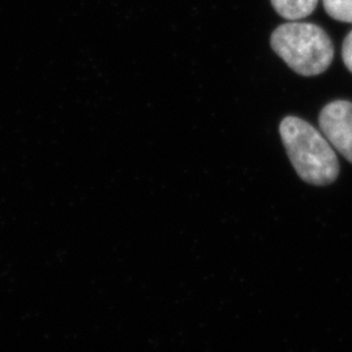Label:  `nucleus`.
<instances>
[{
  "label": "nucleus",
  "instance_id": "obj_1",
  "mask_svg": "<svg viewBox=\"0 0 352 352\" xmlns=\"http://www.w3.org/2000/svg\"><path fill=\"white\" fill-rule=\"evenodd\" d=\"M279 133L289 162L300 179L312 186H327L340 174L337 154L327 138L302 118L286 116Z\"/></svg>",
  "mask_w": 352,
  "mask_h": 352
},
{
  "label": "nucleus",
  "instance_id": "obj_2",
  "mask_svg": "<svg viewBox=\"0 0 352 352\" xmlns=\"http://www.w3.org/2000/svg\"><path fill=\"white\" fill-rule=\"evenodd\" d=\"M270 45L292 71L307 77L324 74L334 59L333 41L314 23L289 21L278 26Z\"/></svg>",
  "mask_w": 352,
  "mask_h": 352
},
{
  "label": "nucleus",
  "instance_id": "obj_3",
  "mask_svg": "<svg viewBox=\"0 0 352 352\" xmlns=\"http://www.w3.org/2000/svg\"><path fill=\"white\" fill-rule=\"evenodd\" d=\"M318 124L330 145L352 164V102H330L321 110Z\"/></svg>",
  "mask_w": 352,
  "mask_h": 352
},
{
  "label": "nucleus",
  "instance_id": "obj_4",
  "mask_svg": "<svg viewBox=\"0 0 352 352\" xmlns=\"http://www.w3.org/2000/svg\"><path fill=\"white\" fill-rule=\"evenodd\" d=\"M318 0H272L278 14L289 21H299L308 17L317 7Z\"/></svg>",
  "mask_w": 352,
  "mask_h": 352
},
{
  "label": "nucleus",
  "instance_id": "obj_5",
  "mask_svg": "<svg viewBox=\"0 0 352 352\" xmlns=\"http://www.w3.org/2000/svg\"><path fill=\"white\" fill-rule=\"evenodd\" d=\"M322 3L331 19L352 24V0H322Z\"/></svg>",
  "mask_w": 352,
  "mask_h": 352
},
{
  "label": "nucleus",
  "instance_id": "obj_6",
  "mask_svg": "<svg viewBox=\"0 0 352 352\" xmlns=\"http://www.w3.org/2000/svg\"><path fill=\"white\" fill-rule=\"evenodd\" d=\"M342 59L347 69L352 74V30L344 38L342 45Z\"/></svg>",
  "mask_w": 352,
  "mask_h": 352
}]
</instances>
